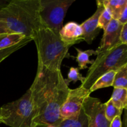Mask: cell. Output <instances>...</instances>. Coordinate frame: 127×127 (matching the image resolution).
Listing matches in <instances>:
<instances>
[{
	"label": "cell",
	"instance_id": "obj_2",
	"mask_svg": "<svg viewBox=\"0 0 127 127\" xmlns=\"http://www.w3.org/2000/svg\"><path fill=\"white\" fill-rule=\"evenodd\" d=\"M40 0H12L0 11V20L11 33L32 37L34 32L45 26L40 16Z\"/></svg>",
	"mask_w": 127,
	"mask_h": 127
},
{
	"label": "cell",
	"instance_id": "obj_1",
	"mask_svg": "<svg viewBox=\"0 0 127 127\" xmlns=\"http://www.w3.org/2000/svg\"><path fill=\"white\" fill-rule=\"evenodd\" d=\"M34 110L32 126L61 122L60 110L69 88L61 71H52L38 64L34 81L29 88Z\"/></svg>",
	"mask_w": 127,
	"mask_h": 127
},
{
	"label": "cell",
	"instance_id": "obj_6",
	"mask_svg": "<svg viewBox=\"0 0 127 127\" xmlns=\"http://www.w3.org/2000/svg\"><path fill=\"white\" fill-rule=\"evenodd\" d=\"M75 0H40V16L43 24L59 33L68 9Z\"/></svg>",
	"mask_w": 127,
	"mask_h": 127
},
{
	"label": "cell",
	"instance_id": "obj_28",
	"mask_svg": "<svg viewBox=\"0 0 127 127\" xmlns=\"http://www.w3.org/2000/svg\"><path fill=\"white\" fill-rule=\"evenodd\" d=\"M32 127H56L52 125H48V124H37V125H33Z\"/></svg>",
	"mask_w": 127,
	"mask_h": 127
},
{
	"label": "cell",
	"instance_id": "obj_27",
	"mask_svg": "<svg viewBox=\"0 0 127 127\" xmlns=\"http://www.w3.org/2000/svg\"><path fill=\"white\" fill-rule=\"evenodd\" d=\"M9 1L7 0H0V11L9 2Z\"/></svg>",
	"mask_w": 127,
	"mask_h": 127
},
{
	"label": "cell",
	"instance_id": "obj_4",
	"mask_svg": "<svg viewBox=\"0 0 127 127\" xmlns=\"http://www.w3.org/2000/svg\"><path fill=\"white\" fill-rule=\"evenodd\" d=\"M127 64V45L120 43L114 48L97 55L89 68L84 82L81 84L89 90L95 81L110 71H118Z\"/></svg>",
	"mask_w": 127,
	"mask_h": 127
},
{
	"label": "cell",
	"instance_id": "obj_15",
	"mask_svg": "<svg viewBox=\"0 0 127 127\" xmlns=\"http://www.w3.org/2000/svg\"><path fill=\"white\" fill-rule=\"evenodd\" d=\"M26 38L20 33H12L0 34V50L12 47Z\"/></svg>",
	"mask_w": 127,
	"mask_h": 127
},
{
	"label": "cell",
	"instance_id": "obj_3",
	"mask_svg": "<svg viewBox=\"0 0 127 127\" xmlns=\"http://www.w3.org/2000/svg\"><path fill=\"white\" fill-rule=\"evenodd\" d=\"M32 38L37 48L38 64L50 70L61 71L70 47L62 42L59 33L43 26L34 32Z\"/></svg>",
	"mask_w": 127,
	"mask_h": 127
},
{
	"label": "cell",
	"instance_id": "obj_5",
	"mask_svg": "<svg viewBox=\"0 0 127 127\" xmlns=\"http://www.w3.org/2000/svg\"><path fill=\"white\" fill-rule=\"evenodd\" d=\"M1 123L11 127H32L34 110L30 89L17 100L0 107Z\"/></svg>",
	"mask_w": 127,
	"mask_h": 127
},
{
	"label": "cell",
	"instance_id": "obj_16",
	"mask_svg": "<svg viewBox=\"0 0 127 127\" xmlns=\"http://www.w3.org/2000/svg\"><path fill=\"white\" fill-rule=\"evenodd\" d=\"M116 72L117 71H110L97 79L89 89L91 93L102 88L112 86Z\"/></svg>",
	"mask_w": 127,
	"mask_h": 127
},
{
	"label": "cell",
	"instance_id": "obj_10",
	"mask_svg": "<svg viewBox=\"0 0 127 127\" xmlns=\"http://www.w3.org/2000/svg\"><path fill=\"white\" fill-rule=\"evenodd\" d=\"M97 9L91 17L80 24L83 32V38L88 44H91L98 35L100 29L98 27V21L100 14L104 9L102 1H96Z\"/></svg>",
	"mask_w": 127,
	"mask_h": 127
},
{
	"label": "cell",
	"instance_id": "obj_13",
	"mask_svg": "<svg viewBox=\"0 0 127 127\" xmlns=\"http://www.w3.org/2000/svg\"><path fill=\"white\" fill-rule=\"evenodd\" d=\"M104 7L110 11L112 19L117 21L124 9L127 7V0H104Z\"/></svg>",
	"mask_w": 127,
	"mask_h": 127
},
{
	"label": "cell",
	"instance_id": "obj_23",
	"mask_svg": "<svg viewBox=\"0 0 127 127\" xmlns=\"http://www.w3.org/2000/svg\"><path fill=\"white\" fill-rule=\"evenodd\" d=\"M120 42L122 44L127 45V24L122 26L120 35Z\"/></svg>",
	"mask_w": 127,
	"mask_h": 127
},
{
	"label": "cell",
	"instance_id": "obj_21",
	"mask_svg": "<svg viewBox=\"0 0 127 127\" xmlns=\"http://www.w3.org/2000/svg\"><path fill=\"white\" fill-rule=\"evenodd\" d=\"M85 77L83 76L81 74L79 73V69L78 68L71 67L69 68V71L68 73V78L64 79L66 84L69 86V83L73 82V83H76L77 81H79L82 83L84 82Z\"/></svg>",
	"mask_w": 127,
	"mask_h": 127
},
{
	"label": "cell",
	"instance_id": "obj_8",
	"mask_svg": "<svg viewBox=\"0 0 127 127\" xmlns=\"http://www.w3.org/2000/svg\"><path fill=\"white\" fill-rule=\"evenodd\" d=\"M83 109L88 119V127H109L110 122L105 115L104 104L97 98L89 96L84 100Z\"/></svg>",
	"mask_w": 127,
	"mask_h": 127
},
{
	"label": "cell",
	"instance_id": "obj_7",
	"mask_svg": "<svg viewBox=\"0 0 127 127\" xmlns=\"http://www.w3.org/2000/svg\"><path fill=\"white\" fill-rule=\"evenodd\" d=\"M91 92L81 86L74 89H69L65 102L60 110L61 120L74 117L79 114L84 100L90 96Z\"/></svg>",
	"mask_w": 127,
	"mask_h": 127
},
{
	"label": "cell",
	"instance_id": "obj_17",
	"mask_svg": "<svg viewBox=\"0 0 127 127\" xmlns=\"http://www.w3.org/2000/svg\"><path fill=\"white\" fill-rule=\"evenodd\" d=\"M77 51V56L76 60L79 65V69H85L88 68L87 64H92L94 62V60H91L89 57L92 55H96V51L94 50H88L86 51H82L78 48H75Z\"/></svg>",
	"mask_w": 127,
	"mask_h": 127
},
{
	"label": "cell",
	"instance_id": "obj_11",
	"mask_svg": "<svg viewBox=\"0 0 127 127\" xmlns=\"http://www.w3.org/2000/svg\"><path fill=\"white\" fill-rule=\"evenodd\" d=\"M59 35L62 42L69 47L84 41L81 27L75 22L66 24L60 31Z\"/></svg>",
	"mask_w": 127,
	"mask_h": 127
},
{
	"label": "cell",
	"instance_id": "obj_24",
	"mask_svg": "<svg viewBox=\"0 0 127 127\" xmlns=\"http://www.w3.org/2000/svg\"><path fill=\"white\" fill-rule=\"evenodd\" d=\"M117 21L122 25L127 24V7L124 9Z\"/></svg>",
	"mask_w": 127,
	"mask_h": 127
},
{
	"label": "cell",
	"instance_id": "obj_25",
	"mask_svg": "<svg viewBox=\"0 0 127 127\" xmlns=\"http://www.w3.org/2000/svg\"><path fill=\"white\" fill-rule=\"evenodd\" d=\"M122 123L121 120V117H115L110 124L109 127H122Z\"/></svg>",
	"mask_w": 127,
	"mask_h": 127
},
{
	"label": "cell",
	"instance_id": "obj_22",
	"mask_svg": "<svg viewBox=\"0 0 127 127\" xmlns=\"http://www.w3.org/2000/svg\"><path fill=\"white\" fill-rule=\"evenodd\" d=\"M112 17L110 11L107 8L104 7V9L100 14L98 21V27L100 30H104L112 20Z\"/></svg>",
	"mask_w": 127,
	"mask_h": 127
},
{
	"label": "cell",
	"instance_id": "obj_20",
	"mask_svg": "<svg viewBox=\"0 0 127 127\" xmlns=\"http://www.w3.org/2000/svg\"><path fill=\"white\" fill-rule=\"evenodd\" d=\"M104 108H105V115L106 119L111 122L112 120L115 117H121L123 110L117 109L114 105L111 99H109L107 102L104 103Z\"/></svg>",
	"mask_w": 127,
	"mask_h": 127
},
{
	"label": "cell",
	"instance_id": "obj_29",
	"mask_svg": "<svg viewBox=\"0 0 127 127\" xmlns=\"http://www.w3.org/2000/svg\"><path fill=\"white\" fill-rule=\"evenodd\" d=\"M1 123V110H0V124Z\"/></svg>",
	"mask_w": 127,
	"mask_h": 127
},
{
	"label": "cell",
	"instance_id": "obj_19",
	"mask_svg": "<svg viewBox=\"0 0 127 127\" xmlns=\"http://www.w3.org/2000/svg\"><path fill=\"white\" fill-rule=\"evenodd\" d=\"M32 40V39L31 38H30V37H26L24 39L22 40L21 42H19L17 44L15 45L12 46V47L6 48V49L1 50H0V63H1L4 60L6 59L9 56L12 54L14 52H16L18 50L21 49V48L26 46V45L28 44Z\"/></svg>",
	"mask_w": 127,
	"mask_h": 127
},
{
	"label": "cell",
	"instance_id": "obj_14",
	"mask_svg": "<svg viewBox=\"0 0 127 127\" xmlns=\"http://www.w3.org/2000/svg\"><path fill=\"white\" fill-rule=\"evenodd\" d=\"M110 99L117 109L122 110L127 109V89L114 88Z\"/></svg>",
	"mask_w": 127,
	"mask_h": 127
},
{
	"label": "cell",
	"instance_id": "obj_12",
	"mask_svg": "<svg viewBox=\"0 0 127 127\" xmlns=\"http://www.w3.org/2000/svg\"><path fill=\"white\" fill-rule=\"evenodd\" d=\"M56 127H88V119L83 109L77 116L61 120Z\"/></svg>",
	"mask_w": 127,
	"mask_h": 127
},
{
	"label": "cell",
	"instance_id": "obj_26",
	"mask_svg": "<svg viewBox=\"0 0 127 127\" xmlns=\"http://www.w3.org/2000/svg\"><path fill=\"white\" fill-rule=\"evenodd\" d=\"M4 33H12L11 31L9 30L6 23L0 20V34H4Z\"/></svg>",
	"mask_w": 127,
	"mask_h": 127
},
{
	"label": "cell",
	"instance_id": "obj_9",
	"mask_svg": "<svg viewBox=\"0 0 127 127\" xmlns=\"http://www.w3.org/2000/svg\"><path fill=\"white\" fill-rule=\"evenodd\" d=\"M123 25L117 20L112 19L104 29V35L99 47L95 50L97 55L107 52L120 44V35Z\"/></svg>",
	"mask_w": 127,
	"mask_h": 127
},
{
	"label": "cell",
	"instance_id": "obj_18",
	"mask_svg": "<svg viewBox=\"0 0 127 127\" xmlns=\"http://www.w3.org/2000/svg\"><path fill=\"white\" fill-rule=\"evenodd\" d=\"M112 86L114 88L127 89V64H125L117 71Z\"/></svg>",
	"mask_w": 127,
	"mask_h": 127
}]
</instances>
